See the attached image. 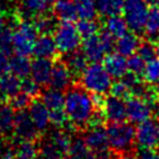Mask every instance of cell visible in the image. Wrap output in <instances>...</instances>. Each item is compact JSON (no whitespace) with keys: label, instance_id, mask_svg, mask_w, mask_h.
<instances>
[{"label":"cell","instance_id":"1","mask_svg":"<svg viewBox=\"0 0 159 159\" xmlns=\"http://www.w3.org/2000/svg\"><path fill=\"white\" fill-rule=\"evenodd\" d=\"M63 109L68 122L75 128L87 127L94 118L97 109L93 96L82 86H70L65 94Z\"/></svg>","mask_w":159,"mask_h":159},{"label":"cell","instance_id":"2","mask_svg":"<svg viewBox=\"0 0 159 159\" xmlns=\"http://www.w3.org/2000/svg\"><path fill=\"white\" fill-rule=\"evenodd\" d=\"M106 133L109 149L116 155L130 153L134 148V127L130 122H111L106 127Z\"/></svg>","mask_w":159,"mask_h":159},{"label":"cell","instance_id":"3","mask_svg":"<svg viewBox=\"0 0 159 159\" xmlns=\"http://www.w3.org/2000/svg\"><path fill=\"white\" fill-rule=\"evenodd\" d=\"M80 76L81 86L92 94H107L113 83V78L99 62H91L87 65Z\"/></svg>","mask_w":159,"mask_h":159},{"label":"cell","instance_id":"4","mask_svg":"<svg viewBox=\"0 0 159 159\" xmlns=\"http://www.w3.org/2000/svg\"><path fill=\"white\" fill-rule=\"evenodd\" d=\"M53 41L56 43L57 52L62 55H68L81 46V36L72 24V21H61V24L56 25L53 30Z\"/></svg>","mask_w":159,"mask_h":159},{"label":"cell","instance_id":"5","mask_svg":"<svg viewBox=\"0 0 159 159\" xmlns=\"http://www.w3.org/2000/svg\"><path fill=\"white\" fill-rule=\"evenodd\" d=\"M37 36L39 32L34 26V22H20L12 32V51L15 52V55L25 57L32 55Z\"/></svg>","mask_w":159,"mask_h":159},{"label":"cell","instance_id":"6","mask_svg":"<svg viewBox=\"0 0 159 159\" xmlns=\"http://www.w3.org/2000/svg\"><path fill=\"white\" fill-rule=\"evenodd\" d=\"M122 12L128 29L138 34L144 29L149 12V4L147 0H124Z\"/></svg>","mask_w":159,"mask_h":159},{"label":"cell","instance_id":"7","mask_svg":"<svg viewBox=\"0 0 159 159\" xmlns=\"http://www.w3.org/2000/svg\"><path fill=\"white\" fill-rule=\"evenodd\" d=\"M159 122L149 118L137 124L134 128V142L140 149H154L158 145Z\"/></svg>","mask_w":159,"mask_h":159},{"label":"cell","instance_id":"8","mask_svg":"<svg viewBox=\"0 0 159 159\" xmlns=\"http://www.w3.org/2000/svg\"><path fill=\"white\" fill-rule=\"evenodd\" d=\"M153 102L143 97L130 96L125 99V113L127 119L132 124H138L143 120L152 118L153 116Z\"/></svg>","mask_w":159,"mask_h":159},{"label":"cell","instance_id":"9","mask_svg":"<svg viewBox=\"0 0 159 159\" xmlns=\"http://www.w3.org/2000/svg\"><path fill=\"white\" fill-rule=\"evenodd\" d=\"M12 133L15 134L16 139H25V140H36L39 137V130L36 129L32 119L27 112V109L15 111L14 116V125Z\"/></svg>","mask_w":159,"mask_h":159},{"label":"cell","instance_id":"10","mask_svg":"<svg viewBox=\"0 0 159 159\" xmlns=\"http://www.w3.org/2000/svg\"><path fill=\"white\" fill-rule=\"evenodd\" d=\"M99 111L102 112L103 117L111 122H123L127 119L125 113V99H122L116 96L103 97L101 102Z\"/></svg>","mask_w":159,"mask_h":159},{"label":"cell","instance_id":"11","mask_svg":"<svg viewBox=\"0 0 159 159\" xmlns=\"http://www.w3.org/2000/svg\"><path fill=\"white\" fill-rule=\"evenodd\" d=\"M83 142L94 153H101L109 150L108 145V139H107V133H106V127L96 123L92 127L87 128V130L83 134Z\"/></svg>","mask_w":159,"mask_h":159},{"label":"cell","instance_id":"12","mask_svg":"<svg viewBox=\"0 0 159 159\" xmlns=\"http://www.w3.org/2000/svg\"><path fill=\"white\" fill-rule=\"evenodd\" d=\"M27 112L39 132H45L50 127V111L40 98L35 97L31 99Z\"/></svg>","mask_w":159,"mask_h":159},{"label":"cell","instance_id":"13","mask_svg":"<svg viewBox=\"0 0 159 159\" xmlns=\"http://www.w3.org/2000/svg\"><path fill=\"white\" fill-rule=\"evenodd\" d=\"M72 83V72L67 67V65L63 61H58L52 63L51 76H50V87L65 91L67 89Z\"/></svg>","mask_w":159,"mask_h":159},{"label":"cell","instance_id":"14","mask_svg":"<svg viewBox=\"0 0 159 159\" xmlns=\"http://www.w3.org/2000/svg\"><path fill=\"white\" fill-rule=\"evenodd\" d=\"M51 70H52L51 58L36 57V60H34L31 62L29 77L32 78L40 87L41 86H47L48 82H50Z\"/></svg>","mask_w":159,"mask_h":159},{"label":"cell","instance_id":"15","mask_svg":"<svg viewBox=\"0 0 159 159\" xmlns=\"http://www.w3.org/2000/svg\"><path fill=\"white\" fill-rule=\"evenodd\" d=\"M102 61H103V66H104L106 71L111 75L112 78L119 80L128 72L127 57L122 56L118 52H109V53L104 55Z\"/></svg>","mask_w":159,"mask_h":159},{"label":"cell","instance_id":"16","mask_svg":"<svg viewBox=\"0 0 159 159\" xmlns=\"http://www.w3.org/2000/svg\"><path fill=\"white\" fill-rule=\"evenodd\" d=\"M82 52L88 62H101L106 55V51L99 41L98 35L86 37L82 43Z\"/></svg>","mask_w":159,"mask_h":159},{"label":"cell","instance_id":"17","mask_svg":"<svg viewBox=\"0 0 159 159\" xmlns=\"http://www.w3.org/2000/svg\"><path fill=\"white\" fill-rule=\"evenodd\" d=\"M32 53L36 57H42V58L55 57L57 53V48L53 37L50 34H41L40 36H37Z\"/></svg>","mask_w":159,"mask_h":159},{"label":"cell","instance_id":"18","mask_svg":"<svg viewBox=\"0 0 159 159\" xmlns=\"http://www.w3.org/2000/svg\"><path fill=\"white\" fill-rule=\"evenodd\" d=\"M139 43H140V40H139L138 35L133 31H130V32L127 31L124 35H122L120 37L117 39V41L114 43V48L122 56L128 57L137 52Z\"/></svg>","mask_w":159,"mask_h":159},{"label":"cell","instance_id":"19","mask_svg":"<svg viewBox=\"0 0 159 159\" xmlns=\"http://www.w3.org/2000/svg\"><path fill=\"white\" fill-rule=\"evenodd\" d=\"M21 91V80L12 75L11 72H7L2 76H0V98H11L16 93Z\"/></svg>","mask_w":159,"mask_h":159},{"label":"cell","instance_id":"20","mask_svg":"<svg viewBox=\"0 0 159 159\" xmlns=\"http://www.w3.org/2000/svg\"><path fill=\"white\" fill-rule=\"evenodd\" d=\"M52 7L55 16L61 21H73L75 19H77V12L73 0H55Z\"/></svg>","mask_w":159,"mask_h":159},{"label":"cell","instance_id":"21","mask_svg":"<svg viewBox=\"0 0 159 159\" xmlns=\"http://www.w3.org/2000/svg\"><path fill=\"white\" fill-rule=\"evenodd\" d=\"M66 155L68 159H96L94 153L86 145L81 137L71 139V144Z\"/></svg>","mask_w":159,"mask_h":159},{"label":"cell","instance_id":"22","mask_svg":"<svg viewBox=\"0 0 159 159\" xmlns=\"http://www.w3.org/2000/svg\"><path fill=\"white\" fill-rule=\"evenodd\" d=\"M39 153V145L35 140L17 139L12 149V154L16 159H36Z\"/></svg>","mask_w":159,"mask_h":159},{"label":"cell","instance_id":"23","mask_svg":"<svg viewBox=\"0 0 159 159\" xmlns=\"http://www.w3.org/2000/svg\"><path fill=\"white\" fill-rule=\"evenodd\" d=\"M14 116L15 109L10 106V103H5L0 101V135L7 137L12 133L14 125Z\"/></svg>","mask_w":159,"mask_h":159},{"label":"cell","instance_id":"24","mask_svg":"<svg viewBox=\"0 0 159 159\" xmlns=\"http://www.w3.org/2000/svg\"><path fill=\"white\" fill-rule=\"evenodd\" d=\"M53 1L55 0H22L21 10L27 16H37L48 11Z\"/></svg>","mask_w":159,"mask_h":159},{"label":"cell","instance_id":"25","mask_svg":"<svg viewBox=\"0 0 159 159\" xmlns=\"http://www.w3.org/2000/svg\"><path fill=\"white\" fill-rule=\"evenodd\" d=\"M43 104L48 108V111L56 109V108H63V101H65V93L61 89L50 87L42 91L41 98Z\"/></svg>","mask_w":159,"mask_h":159},{"label":"cell","instance_id":"26","mask_svg":"<svg viewBox=\"0 0 159 159\" xmlns=\"http://www.w3.org/2000/svg\"><path fill=\"white\" fill-rule=\"evenodd\" d=\"M104 26H106V31L109 32L114 39L120 37L122 35H124L128 31L127 22L124 20V17L120 16L119 14L108 16L107 20H106Z\"/></svg>","mask_w":159,"mask_h":159},{"label":"cell","instance_id":"27","mask_svg":"<svg viewBox=\"0 0 159 159\" xmlns=\"http://www.w3.org/2000/svg\"><path fill=\"white\" fill-rule=\"evenodd\" d=\"M30 66H31V62L29 57L16 55L12 58H10V72L16 77H19L20 80L29 77Z\"/></svg>","mask_w":159,"mask_h":159},{"label":"cell","instance_id":"28","mask_svg":"<svg viewBox=\"0 0 159 159\" xmlns=\"http://www.w3.org/2000/svg\"><path fill=\"white\" fill-rule=\"evenodd\" d=\"M124 0H94L97 12L104 17L120 14Z\"/></svg>","mask_w":159,"mask_h":159},{"label":"cell","instance_id":"29","mask_svg":"<svg viewBox=\"0 0 159 159\" xmlns=\"http://www.w3.org/2000/svg\"><path fill=\"white\" fill-rule=\"evenodd\" d=\"M140 76L143 77V82L145 84L155 86L159 82V58L154 57L147 61Z\"/></svg>","mask_w":159,"mask_h":159},{"label":"cell","instance_id":"30","mask_svg":"<svg viewBox=\"0 0 159 159\" xmlns=\"http://www.w3.org/2000/svg\"><path fill=\"white\" fill-rule=\"evenodd\" d=\"M65 63L67 65V67L70 68L72 75L78 76L86 68V66L88 65V61H87V58H86V56L83 55L82 51L76 50V51L67 55V61Z\"/></svg>","mask_w":159,"mask_h":159},{"label":"cell","instance_id":"31","mask_svg":"<svg viewBox=\"0 0 159 159\" xmlns=\"http://www.w3.org/2000/svg\"><path fill=\"white\" fill-rule=\"evenodd\" d=\"M48 139L51 140V143L63 154H67V150L70 148L71 144V135L65 130V129H58L56 128V130L51 132Z\"/></svg>","mask_w":159,"mask_h":159},{"label":"cell","instance_id":"32","mask_svg":"<svg viewBox=\"0 0 159 159\" xmlns=\"http://www.w3.org/2000/svg\"><path fill=\"white\" fill-rule=\"evenodd\" d=\"M143 31H145V34L152 39L159 37V9L158 7L149 9Z\"/></svg>","mask_w":159,"mask_h":159},{"label":"cell","instance_id":"33","mask_svg":"<svg viewBox=\"0 0 159 159\" xmlns=\"http://www.w3.org/2000/svg\"><path fill=\"white\" fill-rule=\"evenodd\" d=\"M65 155H66V154L61 153V152L51 143V140L47 138V139L41 140L40 147H39L37 158H36V159H61V158H63Z\"/></svg>","mask_w":159,"mask_h":159},{"label":"cell","instance_id":"34","mask_svg":"<svg viewBox=\"0 0 159 159\" xmlns=\"http://www.w3.org/2000/svg\"><path fill=\"white\" fill-rule=\"evenodd\" d=\"M78 19H94L97 14L94 0H73Z\"/></svg>","mask_w":159,"mask_h":159},{"label":"cell","instance_id":"35","mask_svg":"<svg viewBox=\"0 0 159 159\" xmlns=\"http://www.w3.org/2000/svg\"><path fill=\"white\" fill-rule=\"evenodd\" d=\"M75 26H76L80 36L83 39L97 35L98 29H99V26L94 19H80V21Z\"/></svg>","mask_w":159,"mask_h":159},{"label":"cell","instance_id":"36","mask_svg":"<svg viewBox=\"0 0 159 159\" xmlns=\"http://www.w3.org/2000/svg\"><path fill=\"white\" fill-rule=\"evenodd\" d=\"M34 26L36 27L39 34H51L56 27V22L51 16L41 14L37 15L36 20L34 21Z\"/></svg>","mask_w":159,"mask_h":159},{"label":"cell","instance_id":"37","mask_svg":"<svg viewBox=\"0 0 159 159\" xmlns=\"http://www.w3.org/2000/svg\"><path fill=\"white\" fill-rule=\"evenodd\" d=\"M68 124V118L63 108H56L50 111V125L58 129H65Z\"/></svg>","mask_w":159,"mask_h":159},{"label":"cell","instance_id":"38","mask_svg":"<svg viewBox=\"0 0 159 159\" xmlns=\"http://www.w3.org/2000/svg\"><path fill=\"white\" fill-rule=\"evenodd\" d=\"M144 65H145V61L138 55V53H133L130 56H128L127 58V68H128V72H132L137 76H140L142 72H143V68H144Z\"/></svg>","mask_w":159,"mask_h":159},{"label":"cell","instance_id":"39","mask_svg":"<svg viewBox=\"0 0 159 159\" xmlns=\"http://www.w3.org/2000/svg\"><path fill=\"white\" fill-rule=\"evenodd\" d=\"M31 97L30 96H27L26 93H24V92H19V93H16L15 96H12L11 98H9V103H10V106L15 109V111H20V109H27V107H29V104H30V102H31Z\"/></svg>","mask_w":159,"mask_h":159},{"label":"cell","instance_id":"40","mask_svg":"<svg viewBox=\"0 0 159 159\" xmlns=\"http://www.w3.org/2000/svg\"><path fill=\"white\" fill-rule=\"evenodd\" d=\"M0 51L7 55L12 52V31L10 29H0Z\"/></svg>","mask_w":159,"mask_h":159},{"label":"cell","instance_id":"41","mask_svg":"<svg viewBox=\"0 0 159 159\" xmlns=\"http://www.w3.org/2000/svg\"><path fill=\"white\" fill-rule=\"evenodd\" d=\"M21 92L26 93L31 98H35L40 94V86L30 77L21 80Z\"/></svg>","mask_w":159,"mask_h":159},{"label":"cell","instance_id":"42","mask_svg":"<svg viewBox=\"0 0 159 159\" xmlns=\"http://www.w3.org/2000/svg\"><path fill=\"white\" fill-rule=\"evenodd\" d=\"M137 53L147 62L155 57V45H153L149 41L142 42V43H139V46L137 48Z\"/></svg>","mask_w":159,"mask_h":159},{"label":"cell","instance_id":"43","mask_svg":"<svg viewBox=\"0 0 159 159\" xmlns=\"http://www.w3.org/2000/svg\"><path fill=\"white\" fill-rule=\"evenodd\" d=\"M109 92H111V94H112V96L119 97V98H122V99H127L128 97H130V93H129L128 87H127V86H125L120 80H119L118 82L112 83Z\"/></svg>","mask_w":159,"mask_h":159},{"label":"cell","instance_id":"44","mask_svg":"<svg viewBox=\"0 0 159 159\" xmlns=\"http://www.w3.org/2000/svg\"><path fill=\"white\" fill-rule=\"evenodd\" d=\"M98 37H99V41H101V43H102V46H103L106 53L112 52L113 48H114V43H116L114 37H113L109 32H107V31L101 32V34L98 35Z\"/></svg>","mask_w":159,"mask_h":159},{"label":"cell","instance_id":"45","mask_svg":"<svg viewBox=\"0 0 159 159\" xmlns=\"http://www.w3.org/2000/svg\"><path fill=\"white\" fill-rule=\"evenodd\" d=\"M10 72V58L9 55L0 51V76Z\"/></svg>","mask_w":159,"mask_h":159},{"label":"cell","instance_id":"46","mask_svg":"<svg viewBox=\"0 0 159 159\" xmlns=\"http://www.w3.org/2000/svg\"><path fill=\"white\" fill-rule=\"evenodd\" d=\"M139 159H159V152L154 149H140L138 153Z\"/></svg>","mask_w":159,"mask_h":159},{"label":"cell","instance_id":"47","mask_svg":"<svg viewBox=\"0 0 159 159\" xmlns=\"http://www.w3.org/2000/svg\"><path fill=\"white\" fill-rule=\"evenodd\" d=\"M0 159H16V158L14 157V154H12V150H10V149H6L5 152H2V153L0 154Z\"/></svg>","mask_w":159,"mask_h":159},{"label":"cell","instance_id":"48","mask_svg":"<svg viewBox=\"0 0 159 159\" xmlns=\"http://www.w3.org/2000/svg\"><path fill=\"white\" fill-rule=\"evenodd\" d=\"M120 159H139L138 155H134V154H130V153H125L123 155H120Z\"/></svg>","mask_w":159,"mask_h":159},{"label":"cell","instance_id":"49","mask_svg":"<svg viewBox=\"0 0 159 159\" xmlns=\"http://www.w3.org/2000/svg\"><path fill=\"white\" fill-rule=\"evenodd\" d=\"M4 26H5V16H4V14L0 9V29H2Z\"/></svg>","mask_w":159,"mask_h":159},{"label":"cell","instance_id":"50","mask_svg":"<svg viewBox=\"0 0 159 159\" xmlns=\"http://www.w3.org/2000/svg\"><path fill=\"white\" fill-rule=\"evenodd\" d=\"M6 150V148H5V144H4V140H2V137L0 135V154L2 153V152H5Z\"/></svg>","mask_w":159,"mask_h":159},{"label":"cell","instance_id":"51","mask_svg":"<svg viewBox=\"0 0 159 159\" xmlns=\"http://www.w3.org/2000/svg\"><path fill=\"white\" fill-rule=\"evenodd\" d=\"M157 86V91H155V99L158 101V103H159V82L155 84Z\"/></svg>","mask_w":159,"mask_h":159},{"label":"cell","instance_id":"52","mask_svg":"<svg viewBox=\"0 0 159 159\" xmlns=\"http://www.w3.org/2000/svg\"><path fill=\"white\" fill-rule=\"evenodd\" d=\"M155 57L159 58V42L155 45Z\"/></svg>","mask_w":159,"mask_h":159},{"label":"cell","instance_id":"53","mask_svg":"<svg viewBox=\"0 0 159 159\" xmlns=\"http://www.w3.org/2000/svg\"><path fill=\"white\" fill-rule=\"evenodd\" d=\"M157 147H159V133H158V145Z\"/></svg>","mask_w":159,"mask_h":159},{"label":"cell","instance_id":"54","mask_svg":"<svg viewBox=\"0 0 159 159\" xmlns=\"http://www.w3.org/2000/svg\"><path fill=\"white\" fill-rule=\"evenodd\" d=\"M61 159H68V158H67V155H65V157H63V158H61Z\"/></svg>","mask_w":159,"mask_h":159}]
</instances>
